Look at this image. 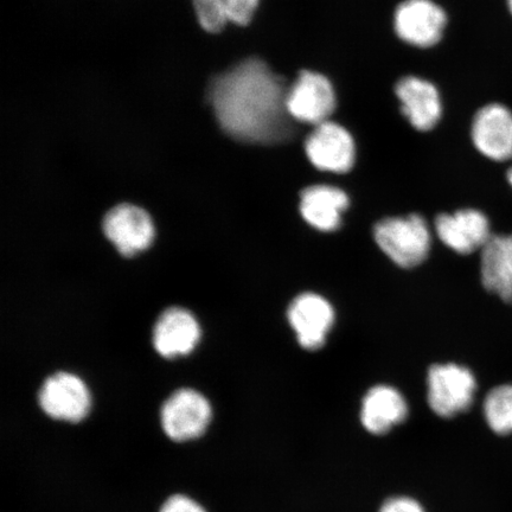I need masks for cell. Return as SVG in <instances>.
<instances>
[{"label":"cell","mask_w":512,"mask_h":512,"mask_svg":"<svg viewBox=\"0 0 512 512\" xmlns=\"http://www.w3.org/2000/svg\"><path fill=\"white\" fill-rule=\"evenodd\" d=\"M288 88L264 61L249 59L215 76L208 100L224 132L243 143L275 144L293 134Z\"/></svg>","instance_id":"cell-1"},{"label":"cell","mask_w":512,"mask_h":512,"mask_svg":"<svg viewBox=\"0 0 512 512\" xmlns=\"http://www.w3.org/2000/svg\"><path fill=\"white\" fill-rule=\"evenodd\" d=\"M374 238L383 253L403 268L419 266L431 248V233L424 217H392L376 224Z\"/></svg>","instance_id":"cell-2"},{"label":"cell","mask_w":512,"mask_h":512,"mask_svg":"<svg viewBox=\"0 0 512 512\" xmlns=\"http://www.w3.org/2000/svg\"><path fill=\"white\" fill-rule=\"evenodd\" d=\"M477 389L475 376L457 364H438L428 373V403L441 418L467 411Z\"/></svg>","instance_id":"cell-3"},{"label":"cell","mask_w":512,"mask_h":512,"mask_svg":"<svg viewBox=\"0 0 512 512\" xmlns=\"http://www.w3.org/2000/svg\"><path fill=\"white\" fill-rule=\"evenodd\" d=\"M160 420L165 434L176 443L200 438L210 424V403L194 389H178L164 402Z\"/></svg>","instance_id":"cell-4"},{"label":"cell","mask_w":512,"mask_h":512,"mask_svg":"<svg viewBox=\"0 0 512 512\" xmlns=\"http://www.w3.org/2000/svg\"><path fill=\"white\" fill-rule=\"evenodd\" d=\"M334 88L324 75L303 70L288 88L286 108L293 120L318 126L335 111Z\"/></svg>","instance_id":"cell-5"},{"label":"cell","mask_w":512,"mask_h":512,"mask_svg":"<svg viewBox=\"0 0 512 512\" xmlns=\"http://www.w3.org/2000/svg\"><path fill=\"white\" fill-rule=\"evenodd\" d=\"M38 401L43 412L55 420L78 424L91 411V394L79 376L56 373L42 384Z\"/></svg>","instance_id":"cell-6"},{"label":"cell","mask_w":512,"mask_h":512,"mask_svg":"<svg viewBox=\"0 0 512 512\" xmlns=\"http://www.w3.org/2000/svg\"><path fill=\"white\" fill-rule=\"evenodd\" d=\"M102 228L106 238L124 256L145 251L155 238L151 216L133 204H119L108 211Z\"/></svg>","instance_id":"cell-7"},{"label":"cell","mask_w":512,"mask_h":512,"mask_svg":"<svg viewBox=\"0 0 512 512\" xmlns=\"http://www.w3.org/2000/svg\"><path fill=\"white\" fill-rule=\"evenodd\" d=\"M447 19L432 0H406L395 12L394 25L401 40L413 46H434L443 36Z\"/></svg>","instance_id":"cell-8"},{"label":"cell","mask_w":512,"mask_h":512,"mask_svg":"<svg viewBox=\"0 0 512 512\" xmlns=\"http://www.w3.org/2000/svg\"><path fill=\"white\" fill-rule=\"evenodd\" d=\"M305 151L310 162L322 171L343 174L355 162V144L350 133L331 121L316 126L306 139Z\"/></svg>","instance_id":"cell-9"},{"label":"cell","mask_w":512,"mask_h":512,"mask_svg":"<svg viewBox=\"0 0 512 512\" xmlns=\"http://www.w3.org/2000/svg\"><path fill=\"white\" fill-rule=\"evenodd\" d=\"M288 322L296 331L298 342L306 350L323 347L334 325L335 312L328 300L316 293H303L287 311Z\"/></svg>","instance_id":"cell-10"},{"label":"cell","mask_w":512,"mask_h":512,"mask_svg":"<svg viewBox=\"0 0 512 512\" xmlns=\"http://www.w3.org/2000/svg\"><path fill=\"white\" fill-rule=\"evenodd\" d=\"M472 139L478 151L497 162L512 158V112L491 104L480 110L473 120Z\"/></svg>","instance_id":"cell-11"},{"label":"cell","mask_w":512,"mask_h":512,"mask_svg":"<svg viewBox=\"0 0 512 512\" xmlns=\"http://www.w3.org/2000/svg\"><path fill=\"white\" fill-rule=\"evenodd\" d=\"M435 229L440 240L459 254H471L483 249L492 236L488 219L475 209L440 215L435 220Z\"/></svg>","instance_id":"cell-12"},{"label":"cell","mask_w":512,"mask_h":512,"mask_svg":"<svg viewBox=\"0 0 512 512\" xmlns=\"http://www.w3.org/2000/svg\"><path fill=\"white\" fill-rule=\"evenodd\" d=\"M200 338L201 328L196 318L181 307L165 310L153 329V345L165 358L190 354Z\"/></svg>","instance_id":"cell-13"},{"label":"cell","mask_w":512,"mask_h":512,"mask_svg":"<svg viewBox=\"0 0 512 512\" xmlns=\"http://www.w3.org/2000/svg\"><path fill=\"white\" fill-rule=\"evenodd\" d=\"M402 112L416 130L430 131L441 117L440 96L431 82L407 76L395 88Z\"/></svg>","instance_id":"cell-14"},{"label":"cell","mask_w":512,"mask_h":512,"mask_svg":"<svg viewBox=\"0 0 512 512\" xmlns=\"http://www.w3.org/2000/svg\"><path fill=\"white\" fill-rule=\"evenodd\" d=\"M349 206V198L341 189L329 185H315L302 192L300 213L313 228L334 232L341 226L342 214Z\"/></svg>","instance_id":"cell-15"},{"label":"cell","mask_w":512,"mask_h":512,"mask_svg":"<svg viewBox=\"0 0 512 512\" xmlns=\"http://www.w3.org/2000/svg\"><path fill=\"white\" fill-rule=\"evenodd\" d=\"M483 286L504 302H512V234L492 235L482 249Z\"/></svg>","instance_id":"cell-16"},{"label":"cell","mask_w":512,"mask_h":512,"mask_svg":"<svg viewBox=\"0 0 512 512\" xmlns=\"http://www.w3.org/2000/svg\"><path fill=\"white\" fill-rule=\"evenodd\" d=\"M408 406L398 390L388 386L371 388L363 400L362 424L370 433L384 434L405 421Z\"/></svg>","instance_id":"cell-17"},{"label":"cell","mask_w":512,"mask_h":512,"mask_svg":"<svg viewBox=\"0 0 512 512\" xmlns=\"http://www.w3.org/2000/svg\"><path fill=\"white\" fill-rule=\"evenodd\" d=\"M194 5L202 28L217 34L228 22L249 24L259 0H194Z\"/></svg>","instance_id":"cell-18"},{"label":"cell","mask_w":512,"mask_h":512,"mask_svg":"<svg viewBox=\"0 0 512 512\" xmlns=\"http://www.w3.org/2000/svg\"><path fill=\"white\" fill-rule=\"evenodd\" d=\"M486 422L499 435L512 433V386L492 389L484 403Z\"/></svg>","instance_id":"cell-19"},{"label":"cell","mask_w":512,"mask_h":512,"mask_svg":"<svg viewBox=\"0 0 512 512\" xmlns=\"http://www.w3.org/2000/svg\"><path fill=\"white\" fill-rule=\"evenodd\" d=\"M160 512H207L200 504L184 495H175L165 501Z\"/></svg>","instance_id":"cell-20"},{"label":"cell","mask_w":512,"mask_h":512,"mask_svg":"<svg viewBox=\"0 0 512 512\" xmlns=\"http://www.w3.org/2000/svg\"><path fill=\"white\" fill-rule=\"evenodd\" d=\"M381 512H425V510L414 499L396 497L384 503Z\"/></svg>","instance_id":"cell-21"},{"label":"cell","mask_w":512,"mask_h":512,"mask_svg":"<svg viewBox=\"0 0 512 512\" xmlns=\"http://www.w3.org/2000/svg\"><path fill=\"white\" fill-rule=\"evenodd\" d=\"M508 181H509V183L511 184V187H512V168L508 172Z\"/></svg>","instance_id":"cell-22"},{"label":"cell","mask_w":512,"mask_h":512,"mask_svg":"<svg viewBox=\"0 0 512 512\" xmlns=\"http://www.w3.org/2000/svg\"><path fill=\"white\" fill-rule=\"evenodd\" d=\"M508 6H509V10H510L511 15H512V0H508Z\"/></svg>","instance_id":"cell-23"}]
</instances>
